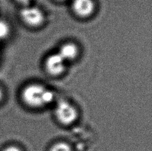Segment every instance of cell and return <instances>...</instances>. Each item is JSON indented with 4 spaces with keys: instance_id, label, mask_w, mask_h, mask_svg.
Here are the masks:
<instances>
[{
    "instance_id": "obj_12",
    "label": "cell",
    "mask_w": 152,
    "mask_h": 151,
    "mask_svg": "<svg viewBox=\"0 0 152 151\" xmlns=\"http://www.w3.org/2000/svg\"><path fill=\"white\" fill-rule=\"evenodd\" d=\"M59 1H66V0H59Z\"/></svg>"
},
{
    "instance_id": "obj_2",
    "label": "cell",
    "mask_w": 152,
    "mask_h": 151,
    "mask_svg": "<svg viewBox=\"0 0 152 151\" xmlns=\"http://www.w3.org/2000/svg\"><path fill=\"white\" fill-rule=\"evenodd\" d=\"M55 115L59 123L65 125H69L77 120L78 112L76 108L70 102L61 100L56 105Z\"/></svg>"
},
{
    "instance_id": "obj_9",
    "label": "cell",
    "mask_w": 152,
    "mask_h": 151,
    "mask_svg": "<svg viewBox=\"0 0 152 151\" xmlns=\"http://www.w3.org/2000/svg\"><path fill=\"white\" fill-rule=\"evenodd\" d=\"M3 151H21L20 148L16 146H9L5 148Z\"/></svg>"
},
{
    "instance_id": "obj_5",
    "label": "cell",
    "mask_w": 152,
    "mask_h": 151,
    "mask_svg": "<svg viewBox=\"0 0 152 151\" xmlns=\"http://www.w3.org/2000/svg\"><path fill=\"white\" fill-rule=\"evenodd\" d=\"M72 6L76 14L86 17L94 12L95 5L93 0H74Z\"/></svg>"
},
{
    "instance_id": "obj_10",
    "label": "cell",
    "mask_w": 152,
    "mask_h": 151,
    "mask_svg": "<svg viewBox=\"0 0 152 151\" xmlns=\"http://www.w3.org/2000/svg\"><path fill=\"white\" fill-rule=\"evenodd\" d=\"M16 1H18L19 3H20V4H22L23 5H26V4H29V1H30L31 0H16Z\"/></svg>"
},
{
    "instance_id": "obj_6",
    "label": "cell",
    "mask_w": 152,
    "mask_h": 151,
    "mask_svg": "<svg viewBox=\"0 0 152 151\" xmlns=\"http://www.w3.org/2000/svg\"><path fill=\"white\" fill-rule=\"evenodd\" d=\"M58 53L65 61H71L77 57L78 49L75 44L69 43L62 45Z\"/></svg>"
},
{
    "instance_id": "obj_7",
    "label": "cell",
    "mask_w": 152,
    "mask_h": 151,
    "mask_svg": "<svg viewBox=\"0 0 152 151\" xmlns=\"http://www.w3.org/2000/svg\"><path fill=\"white\" fill-rule=\"evenodd\" d=\"M50 151H72V147L65 142H59L52 145Z\"/></svg>"
},
{
    "instance_id": "obj_1",
    "label": "cell",
    "mask_w": 152,
    "mask_h": 151,
    "mask_svg": "<svg viewBox=\"0 0 152 151\" xmlns=\"http://www.w3.org/2000/svg\"><path fill=\"white\" fill-rule=\"evenodd\" d=\"M54 97L53 91L39 84L27 86L21 93L23 101L32 108H39L50 104Z\"/></svg>"
},
{
    "instance_id": "obj_3",
    "label": "cell",
    "mask_w": 152,
    "mask_h": 151,
    "mask_svg": "<svg viewBox=\"0 0 152 151\" xmlns=\"http://www.w3.org/2000/svg\"><path fill=\"white\" fill-rule=\"evenodd\" d=\"M21 17L27 25L31 27H38L44 21V15L39 8L26 7L21 10Z\"/></svg>"
},
{
    "instance_id": "obj_4",
    "label": "cell",
    "mask_w": 152,
    "mask_h": 151,
    "mask_svg": "<svg viewBox=\"0 0 152 151\" xmlns=\"http://www.w3.org/2000/svg\"><path fill=\"white\" fill-rule=\"evenodd\" d=\"M66 61L59 55V53L53 54L49 56L45 61V69L51 75L57 76L61 75L66 68Z\"/></svg>"
},
{
    "instance_id": "obj_8",
    "label": "cell",
    "mask_w": 152,
    "mask_h": 151,
    "mask_svg": "<svg viewBox=\"0 0 152 151\" xmlns=\"http://www.w3.org/2000/svg\"><path fill=\"white\" fill-rule=\"evenodd\" d=\"M10 32L9 25L4 21L0 20V39L6 37Z\"/></svg>"
},
{
    "instance_id": "obj_11",
    "label": "cell",
    "mask_w": 152,
    "mask_h": 151,
    "mask_svg": "<svg viewBox=\"0 0 152 151\" xmlns=\"http://www.w3.org/2000/svg\"><path fill=\"white\" fill-rule=\"evenodd\" d=\"M3 97H4V94H3V91L1 90V89L0 88V102L1 101L2 99H3Z\"/></svg>"
}]
</instances>
